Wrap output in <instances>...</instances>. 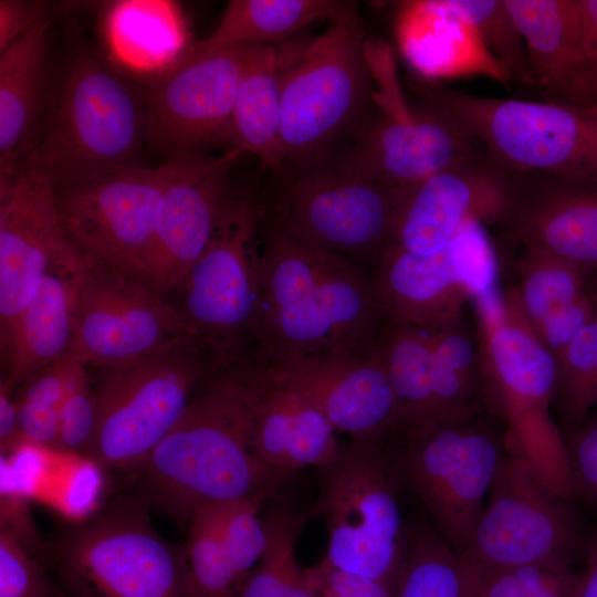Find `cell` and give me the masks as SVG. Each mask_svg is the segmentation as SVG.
<instances>
[{
  "mask_svg": "<svg viewBox=\"0 0 597 597\" xmlns=\"http://www.w3.org/2000/svg\"><path fill=\"white\" fill-rule=\"evenodd\" d=\"M261 362L369 353L381 331L373 280L358 264L276 227L261 240Z\"/></svg>",
  "mask_w": 597,
  "mask_h": 597,
  "instance_id": "1",
  "label": "cell"
},
{
  "mask_svg": "<svg viewBox=\"0 0 597 597\" xmlns=\"http://www.w3.org/2000/svg\"><path fill=\"white\" fill-rule=\"evenodd\" d=\"M139 469L153 495L187 526L206 506L277 493L289 479L251 444L245 360L206 380Z\"/></svg>",
  "mask_w": 597,
  "mask_h": 597,
  "instance_id": "2",
  "label": "cell"
},
{
  "mask_svg": "<svg viewBox=\"0 0 597 597\" xmlns=\"http://www.w3.org/2000/svg\"><path fill=\"white\" fill-rule=\"evenodd\" d=\"M473 303L484 406L503 421L507 450L524 459L555 494L573 499L565 439L551 415L558 384L556 357L525 316L515 287Z\"/></svg>",
  "mask_w": 597,
  "mask_h": 597,
  "instance_id": "3",
  "label": "cell"
},
{
  "mask_svg": "<svg viewBox=\"0 0 597 597\" xmlns=\"http://www.w3.org/2000/svg\"><path fill=\"white\" fill-rule=\"evenodd\" d=\"M419 94L525 186L597 184V104L493 98L437 84Z\"/></svg>",
  "mask_w": 597,
  "mask_h": 597,
  "instance_id": "4",
  "label": "cell"
},
{
  "mask_svg": "<svg viewBox=\"0 0 597 597\" xmlns=\"http://www.w3.org/2000/svg\"><path fill=\"white\" fill-rule=\"evenodd\" d=\"M144 137V94L107 62L78 52L53 91L24 167L57 189L138 165Z\"/></svg>",
  "mask_w": 597,
  "mask_h": 597,
  "instance_id": "5",
  "label": "cell"
},
{
  "mask_svg": "<svg viewBox=\"0 0 597 597\" xmlns=\"http://www.w3.org/2000/svg\"><path fill=\"white\" fill-rule=\"evenodd\" d=\"M261 208L229 187L210 240L168 300L206 350L211 376L252 357L260 335Z\"/></svg>",
  "mask_w": 597,
  "mask_h": 597,
  "instance_id": "6",
  "label": "cell"
},
{
  "mask_svg": "<svg viewBox=\"0 0 597 597\" xmlns=\"http://www.w3.org/2000/svg\"><path fill=\"white\" fill-rule=\"evenodd\" d=\"M320 471V493L311 514L323 517L332 565L397 584L409 524L400 510V482L390 443H343Z\"/></svg>",
  "mask_w": 597,
  "mask_h": 597,
  "instance_id": "7",
  "label": "cell"
},
{
  "mask_svg": "<svg viewBox=\"0 0 597 597\" xmlns=\"http://www.w3.org/2000/svg\"><path fill=\"white\" fill-rule=\"evenodd\" d=\"M394 461L404 489L426 509L447 543L463 554L507 453L505 433L484 410L400 430Z\"/></svg>",
  "mask_w": 597,
  "mask_h": 597,
  "instance_id": "8",
  "label": "cell"
},
{
  "mask_svg": "<svg viewBox=\"0 0 597 597\" xmlns=\"http://www.w3.org/2000/svg\"><path fill=\"white\" fill-rule=\"evenodd\" d=\"M97 429L85 454L111 468H140L211 375L196 338L96 368Z\"/></svg>",
  "mask_w": 597,
  "mask_h": 597,
  "instance_id": "9",
  "label": "cell"
},
{
  "mask_svg": "<svg viewBox=\"0 0 597 597\" xmlns=\"http://www.w3.org/2000/svg\"><path fill=\"white\" fill-rule=\"evenodd\" d=\"M364 42L355 12L331 22L281 66L284 161L314 158L363 124L373 92Z\"/></svg>",
  "mask_w": 597,
  "mask_h": 597,
  "instance_id": "10",
  "label": "cell"
},
{
  "mask_svg": "<svg viewBox=\"0 0 597 597\" xmlns=\"http://www.w3.org/2000/svg\"><path fill=\"white\" fill-rule=\"evenodd\" d=\"M373 111L356 132L341 170L395 188H407L478 149L438 113L412 105L401 87L394 52L380 39L364 42Z\"/></svg>",
  "mask_w": 597,
  "mask_h": 597,
  "instance_id": "11",
  "label": "cell"
},
{
  "mask_svg": "<svg viewBox=\"0 0 597 597\" xmlns=\"http://www.w3.org/2000/svg\"><path fill=\"white\" fill-rule=\"evenodd\" d=\"M81 254L70 357L107 367L195 338L168 297L139 271Z\"/></svg>",
  "mask_w": 597,
  "mask_h": 597,
  "instance_id": "12",
  "label": "cell"
},
{
  "mask_svg": "<svg viewBox=\"0 0 597 597\" xmlns=\"http://www.w3.org/2000/svg\"><path fill=\"white\" fill-rule=\"evenodd\" d=\"M373 282L387 325L440 328L460 321L467 302L500 293L494 247L478 221L432 254L387 247Z\"/></svg>",
  "mask_w": 597,
  "mask_h": 597,
  "instance_id": "13",
  "label": "cell"
},
{
  "mask_svg": "<svg viewBox=\"0 0 597 597\" xmlns=\"http://www.w3.org/2000/svg\"><path fill=\"white\" fill-rule=\"evenodd\" d=\"M566 501L524 459L507 450L462 555L484 568L572 565L578 528Z\"/></svg>",
  "mask_w": 597,
  "mask_h": 597,
  "instance_id": "14",
  "label": "cell"
},
{
  "mask_svg": "<svg viewBox=\"0 0 597 597\" xmlns=\"http://www.w3.org/2000/svg\"><path fill=\"white\" fill-rule=\"evenodd\" d=\"M62 559L92 597H189L185 548L166 542L139 510L107 512L77 528Z\"/></svg>",
  "mask_w": 597,
  "mask_h": 597,
  "instance_id": "15",
  "label": "cell"
},
{
  "mask_svg": "<svg viewBox=\"0 0 597 597\" xmlns=\"http://www.w3.org/2000/svg\"><path fill=\"white\" fill-rule=\"evenodd\" d=\"M405 188L341 170L313 169L291 180L275 205L274 224L356 262L389 245Z\"/></svg>",
  "mask_w": 597,
  "mask_h": 597,
  "instance_id": "16",
  "label": "cell"
},
{
  "mask_svg": "<svg viewBox=\"0 0 597 597\" xmlns=\"http://www.w3.org/2000/svg\"><path fill=\"white\" fill-rule=\"evenodd\" d=\"M188 155L148 167L129 166L55 189L60 217L84 254L139 271L164 191Z\"/></svg>",
  "mask_w": 597,
  "mask_h": 597,
  "instance_id": "17",
  "label": "cell"
},
{
  "mask_svg": "<svg viewBox=\"0 0 597 597\" xmlns=\"http://www.w3.org/2000/svg\"><path fill=\"white\" fill-rule=\"evenodd\" d=\"M524 189L478 150L404 189L388 247L432 254L469 222H511Z\"/></svg>",
  "mask_w": 597,
  "mask_h": 597,
  "instance_id": "18",
  "label": "cell"
},
{
  "mask_svg": "<svg viewBox=\"0 0 597 597\" xmlns=\"http://www.w3.org/2000/svg\"><path fill=\"white\" fill-rule=\"evenodd\" d=\"M245 53L247 46L184 51L144 94L147 137L170 157L229 143Z\"/></svg>",
  "mask_w": 597,
  "mask_h": 597,
  "instance_id": "19",
  "label": "cell"
},
{
  "mask_svg": "<svg viewBox=\"0 0 597 597\" xmlns=\"http://www.w3.org/2000/svg\"><path fill=\"white\" fill-rule=\"evenodd\" d=\"M242 153L188 155L163 193L139 272L169 296L207 247L229 189V171Z\"/></svg>",
  "mask_w": 597,
  "mask_h": 597,
  "instance_id": "20",
  "label": "cell"
},
{
  "mask_svg": "<svg viewBox=\"0 0 597 597\" xmlns=\"http://www.w3.org/2000/svg\"><path fill=\"white\" fill-rule=\"evenodd\" d=\"M70 242L55 188L44 176L24 167L0 184V337L32 301Z\"/></svg>",
  "mask_w": 597,
  "mask_h": 597,
  "instance_id": "21",
  "label": "cell"
},
{
  "mask_svg": "<svg viewBox=\"0 0 597 597\" xmlns=\"http://www.w3.org/2000/svg\"><path fill=\"white\" fill-rule=\"evenodd\" d=\"M269 363L306 394L349 441L385 444L400 432L396 396L373 349Z\"/></svg>",
  "mask_w": 597,
  "mask_h": 597,
  "instance_id": "22",
  "label": "cell"
},
{
  "mask_svg": "<svg viewBox=\"0 0 597 597\" xmlns=\"http://www.w3.org/2000/svg\"><path fill=\"white\" fill-rule=\"evenodd\" d=\"M245 366L256 458L287 479L326 465L343 443L314 401L272 363L248 358Z\"/></svg>",
  "mask_w": 597,
  "mask_h": 597,
  "instance_id": "23",
  "label": "cell"
},
{
  "mask_svg": "<svg viewBox=\"0 0 597 597\" xmlns=\"http://www.w3.org/2000/svg\"><path fill=\"white\" fill-rule=\"evenodd\" d=\"M81 251L72 243L54 260L38 292L0 337L6 375L12 391L31 375L70 354Z\"/></svg>",
  "mask_w": 597,
  "mask_h": 597,
  "instance_id": "24",
  "label": "cell"
},
{
  "mask_svg": "<svg viewBox=\"0 0 597 597\" xmlns=\"http://www.w3.org/2000/svg\"><path fill=\"white\" fill-rule=\"evenodd\" d=\"M48 27L45 18L0 52V184L25 166L52 100Z\"/></svg>",
  "mask_w": 597,
  "mask_h": 597,
  "instance_id": "25",
  "label": "cell"
},
{
  "mask_svg": "<svg viewBox=\"0 0 597 597\" xmlns=\"http://www.w3.org/2000/svg\"><path fill=\"white\" fill-rule=\"evenodd\" d=\"M547 101L593 103L577 0H505Z\"/></svg>",
  "mask_w": 597,
  "mask_h": 597,
  "instance_id": "26",
  "label": "cell"
},
{
  "mask_svg": "<svg viewBox=\"0 0 597 597\" xmlns=\"http://www.w3.org/2000/svg\"><path fill=\"white\" fill-rule=\"evenodd\" d=\"M511 223L525 248L597 271V184L527 185Z\"/></svg>",
  "mask_w": 597,
  "mask_h": 597,
  "instance_id": "27",
  "label": "cell"
},
{
  "mask_svg": "<svg viewBox=\"0 0 597 597\" xmlns=\"http://www.w3.org/2000/svg\"><path fill=\"white\" fill-rule=\"evenodd\" d=\"M397 35L408 61L425 76L483 75L504 85L512 82L486 51L474 28L448 0L405 3Z\"/></svg>",
  "mask_w": 597,
  "mask_h": 597,
  "instance_id": "28",
  "label": "cell"
},
{
  "mask_svg": "<svg viewBox=\"0 0 597 597\" xmlns=\"http://www.w3.org/2000/svg\"><path fill=\"white\" fill-rule=\"evenodd\" d=\"M357 10L354 1L338 0H230L213 31L186 52L205 53L248 45H273L313 22H329Z\"/></svg>",
  "mask_w": 597,
  "mask_h": 597,
  "instance_id": "29",
  "label": "cell"
},
{
  "mask_svg": "<svg viewBox=\"0 0 597 597\" xmlns=\"http://www.w3.org/2000/svg\"><path fill=\"white\" fill-rule=\"evenodd\" d=\"M281 64L274 45H248L229 144L271 169L284 163L281 144Z\"/></svg>",
  "mask_w": 597,
  "mask_h": 597,
  "instance_id": "30",
  "label": "cell"
},
{
  "mask_svg": "<svg viewBox=\"0 0 597 597\" xmlns=\"http://www.w3.org/2000/svg\"><path fill=\"white\" fill-rule=\"evenodd\" d=\"M106 29L115 55L136 70L169 67L184 53L182 24L167 1L117 2L108 12Z\"/></svg>",
  "mask_w": 597,
  "mask_h": 597,
  "instance_id": "31",
  "label": "cell"
},
{
  "mask_svg": "<svg viewBox=\"0 0 597 597\" xmlns=\"http://www.w3.org/2000/svg\"><path fill=\"white\" fill-rule=\"evenodd\" d=\"M394 597H480V576L431 522L409 524L407 551Z\"/></svg>",
  "mask_w": 597,
  "mask_h": 597,
  "instance_id": "32",
  "label": "cell"
},
{
  "mask_svg": "<svg viewBox=\"0 0 597 597\" xmlns=\"http://www.w3.org/2000/svg\"><path fill=\"white\" fill-rule=\"evenodd\" d=\"M432 331L431 423L483 409L480 342L461 320Z\"/></svg>",
  "mask_w": 597,
  "mask_h": 597,
  "instance_id": "33",
  "label": "cell"
},
{
  "mask_svg": "<svg viewBox=\"0 0 597 597\" xmlns=\"http://www.w3.org/2000/svg\"><path fill=\"white\" fill-rule=\"evenodd\" d=\"M185 554L189 597H235L258 563L221 531L209 507L191 519Z\"/></svg>",
  "mask_w": 597,
  "mask_h": 597,
  "instance_id": "34",
  "label": "cell"
},
{
  "mask_svg": "<svg viewBox=\"0 0 597 597\" xmlns=\"http://www.w3.org/2000/svg\"><path fill=\"white\" fill-rule=\"evenodd\" d=\"M262 519L266 536L264 552L235 597H315L296 556L304 515L276 505Z\"/></svg>",
  "mask_w": 597,
  "mask_h": 597,
  "instance_id": "35",
  "label": "cell"
},
{
  "mask_svg": "<svg viewBox=\"0 0 597 597\" xmlns=\"http://www.w3.org/2000/svg\"><path fill=\"white\" fill-rule=\"evenodd\" d=\"M519 270L516 292L533 328L587 293V272L543 251L525 248Z\"/></svg>",
  "mask_w": 597,
  "mask_h": 597,
  "instance_id": "36",
  "label": "cell"
},
{
  "mask_svg": "<svg viewBox=\"0 0 597 597\" xmlns=\"http://www.w3.org/2000/svg\"><path fill=\"white\" fill-rule=\"evenodd\" d=\"M476 31L491 56L511 81L534 84L523 35L505 0H448Z\"/></svg>",
  "mask_w": 597,
  "mask_h": 597,
  "instance_id": "37",
  "label": "cell"
},
{
  "mask_svg": "<svg viewBox=\"0 0 597 597\" xmlns=\"http://www.w3.org/2000/svg\"><path fill=\"white\" fill-rule=\"evenodd\" d=\"M64 358L31 375L14 397L24 443L59 450Z\"/></svg>",
  "mask_w": 597,
  "mask_h": 597,
  "instance_id": "38",
  "label": "cell"
},
{
  "mask_svg": "<svg viewBox=\"0 0 597 597\" xmlns=\"http://www.w3.org/2000/svg\"><path fill=\"white\" fill-rule=\"evenodd\" d=\"M557 362L555 399H558L565 420L577 425L597 404V308Z\"/></svg>",
  "mask_w": 597,
  "mask_h": 597,
  "instance_id": "39",
  "label": "cell"
},
{
  "mask_svg": "<svg viewBox=\"0 0 597 597\" xmlns=\"http://www.w3.org/2000/svg\"><path fill=\"white\" fill-rule=\"evenodd\" d=\"M475 567L480 597H573L579 577L572 565L553 563Z\"/></svg>",
  "mask_w": 597,
  "mask_h": 597,
  "instance_id": "40",
  "label": "cell"
},
{
  "mask_svg": "<svg viewBox=\"0 0 597 597\" xmlns=\"http://www.w3.org/2000/svg\"><path fill=\"white\" fill-rule=\"evenodd\" d=\"M97 429V401L88 366L64 358L59 450L86 454Z\"/></svg>",
  "mask_w": 597,
  "mask_h": 597,
  "instance_id": "41",
  "label": "cell"
},
{
  "mask_svg": "<svg viewBox=\"0 0 597 597\" xmlns=\"http://www.w3.org/2000/svg\"><path fill=\"white\" fill-rule=\"evenodd\" d=\"M0 597H55L49 582L7 525L0 530Z\"/></svg>",
  "mask_w": 597,
  "mask_h": 597,
  "instance_id": "42",
  "label": "cell"
},
{
  "mask_svg": "<svg viewBox=\"0 0 597 597\" xmlns=\"http://www.w3.org/2000/svg\"><path fill=\"white\" fill-rule=\"evenodd\" d=\"M315 597H394L395 584L343 570L323 558L305 568Z\"/></svg>",
  "mask_w": 597,
  "mask_h": 597,
  "instance_id": "43",
  "label": "cell"
},
{
  "mask_svg": "<svg viewBox=\"0 0 597 597\" xmlns=\"http://www.w3.org/2000/svg\"><path fill=\"white\" fill-rule=\"evenodd\" d=\"M565 443L574 496L579 495L597 510V417L579 426Z\"/></svg>",
  "mask_w": 597,
  "mask_h": 597,
  "instance_id": "44",
  "label": "cell"
},
{
  "mask_svg": "<svg viewBox=\"0 0 597 597\" xmlns=\"http://www.w3.org/2000/svg\"><path fill=\"white\" fill-rule=\"evenodd\" d=\"M597 308L593 294L586 293L564 310L546 318L534 328L556 359L591 320Z\"/></svg>",
  "mask_w": 597,
  "mask_h": 597,
  "instance_id": "45",
  "label": "cell"
},
{
  "mask_svg": "<svg viewBox=\"0 0 597 597\" xmlns=\"http://www.w3.org/2000/svg\"><path fill=\"white\" fill-rule=\"evenodd\" d=\"M46 4L33 0L0 1V52L45 19Z\"/></svg>",
  "mask_w": 597,
  "mask_h": 597,
  "instance_id": "46",
  "label": "cell"
},
{
  "mask_svg": "<svg viewBox=\"0 0 597 597\" xmlns=\"http://www.w3.org/2000/svg\"><path fill=\"white\" fill-rule=\"evenodd\" d=\"M583 22L585 60L593 103L597 104V0H577Z\"/></svg>",
  "mask_w": 597,
  "mask_h": 597,
  "instance_id": "47",
  "label": "cell"
},
{
  "mask_svg": "<svg viewBox=\"0 0 597 597\" xmlns=\"http://www.w3.org/2000/svg\"><path fill=\"white\" fill-rule=\"evenodd\" d=\"M24 443L22 438L13 391L0 383V450L8 453Z\"/></svg>",
  "mask_w": 597,
  "mask_h": 597,
  "instance_id": "48",
  "label": "cell"
},
{
  "mask_svg": "<svg viewBox=\"0 0 597 597\" xmlns=\"http://www.w3.org/2000/svg\"><path fill=\"white\" fill-rule=\"evenodd\" d=\"M573 597H597V536L587 549L585 567L579 573Z\"/></svg>",
  "mask_w": 597,
  "mask_h": 597,
  "instance_id": "49",
  "label": "cell"
},
{
  "mask_svg": "<svg viewBox=\"0 0 597 597\" xmlns=\"http://www.w3.org/2000/svg\"><path fill=\"white\" fill-rule=\"evenodd\" d=\"M593 295L597 298V271L595 272V276L593 279Z\"/></svg>",
  "mask_w": 597,
  "mask_h": 597,
  "instance_id": "50",
  "label": "cell"
},
{
  "mask_svg": "<svg viewBox=\"0 0 597 597\" xmlns=\"http://www.w3.org/2000/svg\"><path fill=\"white\" fill-rule=\"evenodd\" d=\"M55 597H66V596H55Z\"/></svg>",
  "mask_w": 597,
  "mask_h": 597,
  "instance_id": "51",
  "label": "cell"
}]
</instances>
